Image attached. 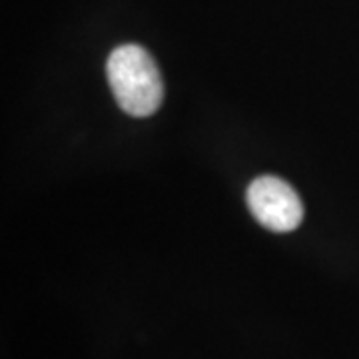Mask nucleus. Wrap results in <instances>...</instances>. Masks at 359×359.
<instances>
[{"mask_svg": "<svg viewBox=\"0 0 359 359\" xmlns=\"http://www.w3.org/2000/svg\"><path fill=\"white\" fill-rule=\"evenodd\" d=\"M252 216L269 231H294L304 219V204L294 188L278 176H259L245 192Z\"/></svg>", "mask_w": 359, "mask_h": 359, "instance_id": "nucleus-2", "label": "nucleus"}, {"mask_svg": "<svg viewBox=\"0 0 359 359\" xmlns=\"http://www.w3.org/2000/svg\"><path fill=\"white\" fill-rule=\"evenodd\" d=\"M106 74L116 104L130 116H152L164 100V82L152 54L140 44H122L112 50Z\"/></svg>", "mask_w": 359, "mask_h": 359, "instance_id": "nucleus-1", "label": "nucleus"}]
</instances>
